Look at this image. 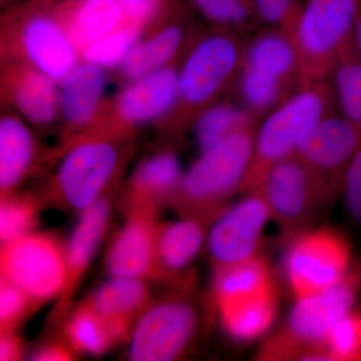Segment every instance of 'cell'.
Wrapping results in <instances>:
<instances>
[{
  "instance_id": "1",
  "label": "cell",
  "mask_w": 361,
  "mask_h": 361,
  "mask_svg": "<svg viewBox=\"0 0 361 361\" xmlns=\"http://www.w3.org/2000/svg\"><path fill=\"white\" fill-rule=\"evenodd\" d=\"M360 276L348 274L338 284L296 299L284 326L261 348L263 360H332L327 349L330 331L351 312Z\"/></svg>"
},
{
  "instance_id": "2",
  "label": "cell",
  "mask_w": 361,
  "mask_h": 361,
  "mask_svg": "<svg viewBox=\"0 0 361 361\" xmlns=\"http://www.w3.org/2000/svg\"><path fill=\"white\" fill-rule=\"evenodd\" d=\"M326 116V92L308 85L277 106L256 133L253 159L242 189H257L273 165L295 154L305 135Z\"/></svg>"
},
{
  "instance_id": "3",
  "label": "cell",
  "mask_w": 361,
  "mask_h": 361,
  "mask_svg": "<svg viewBox=\"0 0 361 361\" xmlns=\"http://www.w3.org/2000/svg\"><path fill=\"white\" fill-rule=\"evenodd\" d=\"M255 135L249 126L202 151L180 182V194L188 207L216 206L242 189L253 159Z\"/></svg>"
},
{
  "instance_id": "4",
  "label": "cell",
  "mask_w": 361,
  "mask_h": 361,
  "mask_svg": "<svg viewBox=\"0 0 361 361\" xmlns=\"http://www.w3.org/2000/svg\"><path fill=\"white\" fill-rule=\"evenodd\" d=\"M256 190L264 196L271 219L285 237L302 232L318 210L336 195L329 183L296 155L273 165Z\"/></svg>"
},
{
  "instance_id": "5",
  "label": "cell",
  "mask_w": 361,
  "mask_h": 361,
  "mask_svg": "<svg viewBox=\"0 0 361 361\" xmlns=\"http://www.w3.org/2000/svg\"><path fill=\"white\" fill-rule=\"evenodd\" d=\"M360 13L361 0H308L292 30L299 65L314 73L334 66Z\"/></svg>"
},
{
  "instance_id": "6",
  "label": "cell",
  "mask_w": 361,
  "mask_h": 361,
  "mask_svg": "<svg viewBox=\"0 0 361 361\" xmlns=\"http://www.w3.org/2000/svg\"><path fill=\"white\" fill-rule=\"evenodd\" d=\"M350 248L329 229L302 231L293 237L284 259L287 283L296 299L331 288L348 274Z\"/></svg>"
},
{
  "instance_id": "7",
  "label": "cell",
  "mask_w": 361,
  "mask_h": 361,
  "mask_svg": "<svg viewBox=\"0 0 361 361\" xmlns=\"http://www.w3.org/2000/svg\"><path fill=\"white\" fill-rule=\"evenodd\" d=\"M1 273L4 279L35 300L56 295L68 280L66 259L61 248L39 235L25 234L4 244Z\"/></svg>"
},
{
  "instance_id": "8",
  "label": "cell",
  "mask_w": 361,
  "mask_h": 361,
  "mask_svg": "<svg viewBox=\"0 0 361 361\" xmlns=\"http://www.w3.org/2000/svg\"><path fill=\"white\" fill-rule=\"evenodd\" d=\"M299 66L293 39L279 32L260 35L246 52L241 94L254 110L273 106L281 96L285 80Z\"/></svg>"
},
{
  "instance_id": "9",
  "label": "cell",
  "mask_w": 361,
  "mask_h": 361,
  "mask_svg": "<svg viewBox=\"0 0 361 361\" xmlns=\"http://www.w3.org/2000/svg\"><path fill=\"white\" fill-rule=\"evenodd\" d=\"M247 193L245 198L221 216L209 234V249L218 268L257 256L271 213L259 190Z\"/></svg>"
},
{
  "instance_id": "10",
  "label": "cell",
  "mask_w": 361,
  "mask_h": 361,
  "mask_svg": "<svg viewBox=\"0 0 361 361\" xmlns=\"http://www.w3.org/2000/svg\"><path fill=\"white\" fill-rule=\"evenodd\" d=\"M197 326L192 306L171 301L152 308L137 323L130 348V360L169 361L186 349Z\"/></svg>"
},
{
  "instance_id": "11",
  "label": "cell",
  "mask_w": 361,
  "mask_h": 361,
  "mask_svg": "<svg viewBox=\"0 0 361 361\" xmlns=\"http://www.w3.org/2000/svg\"><path fill=\"white\" fill-rule=\"evenodd\" d=\"M241 54L229 35H212L201 40L185 61L179 73L180 99L189 106H201L229 80Z\"/></svg>"
},
{
  "instance_id": "12",
  "label": "cell",
  "mask_w": 361,
  "mask_h": 361,
  "mask_svg": "<svg viewBox=\"0 0 361 361\" xmlns=\"http://www.w3.org/2000/svg\"><path fill=\"white\" fill-rule=\"evenodd\" d=\"M360 142V126L343 116L326 115L305 135L294 155L322 176L336 193Z\"/></svg>"
},
{
  "instance_id": "13",
  "label": "cell",
  "mask_w": 361,
  "mask_h": 361,
  "mask_svg": "<svg viewBox=\"0 0 361 361\" xmlns=\"http://www.w3.org/2000/svg\"><path fill=\"white\" fill-rule=\"evenodd\" d=\"M116 164L118 152L106 142H84L71 149L58 174L59 191L66 203L82 211L94 205L115 172Z\"/></svg>"
},
{
  "instance_id": "14",
  "label": "cell",
  "mask_w": 361,
  "mask_h": 361,
  "mask_svg": "<svg viewBox=\"0 0 361 361\" xmlns=\"http://www.w3.org/2000/svg\"><path fill=\"white\" fill-rule=\"evenodd\" d=\"M26 59L33 68L61 82L78 63V47L68 32L47 16L28 21L20 35Z\"/></svg>"
},
{
  "instance_id": "15",
  "label": "cell",
  "mask_w": 361,
  "mask_h": 361,
  "mask_svg": "<svg viewBox=\"0 0 361 361\" xmlns=\"http://www.w3.org/2000/svg\"><path fill=\"white\" fill-rule=\"evenodd\" d=\"M178 99L179 73L165 66L133 80L118 97V111L126 122L146 123L167 114Z\"/></svg>"
},
{
  "instance_id": "16",
  "label": "cell",
  "mask_w": 361,
  "mask_h": 361,
  "mask_svg": "<svg viewBox=\"0 0 361 361\" xmlns=\"http://www.w3.org/2000/svg\"><path fill=\"white\" fill-rule=\"evenodd\" d=\"M155 229L151 220L137 216L125 226L111 248L108 269L113 277L144 276L153 265Z\"/></svg>"
},
{
  "instance_id": "17",
  "label": "cell",
  "mask_w": 361,
  "mask_h": 361,
  "mask_svg": "<svg viewBox=\"0 0 361 361\" xmlns=\"http://www.w3.org/2000/svg\"><path fill=\"white\" fill-rule=\"evenodd\" d=\"M106 78L104 68L92 63H78L59 87V113L75 126L90 122L101 104Z\"/></svg>"
},
{
  "instance_id": "18",
  "label": "cell",
  "mask_w": 361,
  "mask_h": 361,
  "mask_svg": "<svg viewBox=\"0 0 361 361\" xmlns=\"http://www.w3.org/2000/svg\"><path fill=\"white\" fill-rule=\"evenodd\" d=\"M226 331L239 341L258 338L270 329L277 311L274 288L247 298L218 304Z\"/></svg>"
},
{
  "instance_id": "19",
  "label": "cell",
  "mask_w": 361,
  "mask_h": 361,
  "mask_svg": "<svg viewBox=\"0 0 361 361\" xmlns=\"http://www.w3.org/2000/svg\"><path fill=\"white\" fill-rule=\"evenodd\" d=\"M56 82L33 66L23 68L13 75V101L26 120L37 125L54 122L59 111Z\"/></svg>"
},
{
  "instance_id": "20",
  "label": "cell",
  "mask_w": 361,
  "mask_h": 361,
  "mask_svg": "<svg viewBox=\"0 0 361 361\" xmlns=\"http://www.w3.org/2000/svg\"><path fill=\"white\" fill-rule=\"evenodd\" d=\"M146 298V287L137 278L113 277L97 291L92 308L106 320L116 337L126 331L130 318Z\"/></svg>"
},
{
  "instance_id": "21",
  "label": "cell",
  "mask_w": 361,
  "mask_h": 361,
  "mask_svg": "<svg viewBox=\"0 0 361 361\" xmlns=\"http://www.w3.org/2000/svg\"><path fill=\"white\" fill-rule=\"evenodd\" d=\"M32 135L18 116L6 115L0 121V187L2 192L16 186L32 164Z\"/></svg>"
},
{
  "instance_id": "22",
  "label": "cell",
  "mask_w": 361,
  "mask_h": 361,
  "mask_svg": "<svg viewBox=\"0 0 361 361\" xmlns=\"http://www.w3.org/2000/svg\"><path fill=\"white\" fill-rule=\"evenodd\" d=\"M274 288L269 266L261 257L218 268L214 290L218 304L239 300Z\"/></svg>"
},
{
  "instance_id": "23",
  "label": "cell",
  "mask_w": 361,
  "mask_h": 361,
  "mask_svg": "<svg viewBox=\"0 0 361 361\" xmlns=\"http://www.w3.org/2000/svg\"><path fill=\"white\" fill-rule=\"evenodd\" d=\"M109 216L110 204L104 199L85 210L68 244L66 286L75 282L90 264L106 230Z\"/></svg>"
},
{
  "instance_id": "24",
  "label": "cell",
  "mask_w": 361,
  "mask_h": 361,
  "mask_svg": "<svg viewBox=\"0 0 361 361\" xmlns=\"http://www.w3.org/2000/svg\"><path fill=\"white\" fill-rule=\"evenodd\" d=\"M183 37L179 26L171 25L149 39L139 40L121 65L125 77L134 80L167 66L180 49Z\"/></svg>"
},
{
  "instance_id": "25",
  "label": "cell",
  "mask_w": 361,
  "mask_h": 361,
  "mask_svg": "<svg viewBox=\"0 0 361 361\" xmlns=\"http://www.w3.org/2000/svg\"><path fill=\"white\" fill-rule=\"evenodd\" d=\"M123 20L118 0H85L71 23L70 35L78 49L94 44L121 27Z\"/></svg>"
},
{
  "instance_id": "26",
  "label": "cell",
  "mask_w": 361,
  "mask_h": 361,
  "mask_svg": "<svg viewBox=\"0 0 361 361\" xmlns=\"http://www.w3.org/2000/svg\"><path fill=\"white\" fill-rule=\"evenodd\" d=\"M203 241L200 223L193 219L178 221L161 233L158 240L159 258L169 270L183 269L196 257Z\"/></svg>"
},
{
  "instance_id": "27",
  "label": "cell",
  "mask_w": 361,
  "mask_h": 361,
  "mask_svg": "<svg viewBox=\"0 0 361 361\" xmlns=\"http://www.w3.org/2000/svg\"><path fill=\"white\" fill-rule=\"evenodd\" d=\"M334 68L342 116L361 127V54L355 39L344 47Z\"/></svg>"
},
{
  "instance_id": "28",
  "label": "cell",
  "mask_w": 361,
  "mask_h": 361,
  "mask_svg": "<svg viewBox=\"0 0 361 361\" xmlns=\"http://www.w3.org/2000/svg\"><path fill=\"white\" fill-rule=\"evenodd\" d=\"M251 126L246 111L232 104H216L204 111L196 125V137L204 149Z\"/></svg>"
},
{
  "instance_id": "29",
  "label": "cell",
  "mask_w": 361,
  "mask_h": 361,
  "mask_svg": "<svg viewBox=\"0 0 361 361\" xmlns=\"http://www.w3.org/2000/svg\"><path fill=\"white\" fill-rule=\"evenodd\" d=\"M68 330L75 348L94 355L106 351L116 337L106 320L94 308L78 311L68 323Z\"/></svg>"
},
{
  "instance_id": "30",
  "label": "cell",
  "mask_w": 361,
  "mask_h": 361,
  "mask_svg": "<svg viewBox=\"0 0 361 361\" xmlns=\"http://www.w3.org/2000/svg\"><path fill=\"white\" fill-rule=\"evenodd\" d=\"M141 26H121L106 37L85 47L82 51L85 61L102 68L122 65L133 47L140 40Z\"/></svg>"
},
{
  "instance_id": "31",
  "label": "cell",
  "mask_w": 361,
  "mask_h": 361,
  "mask_svg": "<svg viewBox=\"0 0 361 361\" xmlns=\"http://www.w3.org/2000/svg\"><path fill=\"white\" fill-rule=\"evenodd\" d=\"M182 179L178 159L171 154H161L152 157L142 164L135 178V184L142 193L160 196L180 187Z\"/></svg>"
},
{
  "instance_id": "32",
  "label": "cell",
  "mask_w": 361,
  "mask_h": 361,
  "mask_svg": "<svg viewBox=\"0 0 361 361\" xmlns=\"http://www.w3.org/2000/svg\"><path fill=\"white\" fill-rule=\"evenodd\" d=\"M327 349L332 360H361V315L351 311L330 331Z\"/></svg>"
},
{
  "instance_id": "33",
  "label": "cell",
  "mask_w": 361,
  "mask_h": 361,
  "mask_svg": "<svg viewBox=\"0 0 361 361\" xmlns=\"http://www.w3.org/2000/svg\"><path fill=\"white\" fill-rule=\"evenodd\" d=\"M194 2L207 18L221 25H243L255 13L252 0H194Z\"/></svg>"
},
{
  "instance_id": "34",
  "label": "cell",
  "mask_w": 361,
  "mask_h": 361,
  "mask_svg": "<svg viewBox=\"0 0 361 361\" xmlns=\"http://www.w3.org/2000/svg\"><path fill=\"white\" fill-rule=\"evenodd\" d=\"M35 210L27 202L9 200L2 203L0 210V237L2 244L27 234L32 224Z\"/></svg>"
},
{
  "instance_id": "35",
  "label": "cell",
  "mask_w": 361,
  "mask_h": 361,
  "mask_svg": "<svg viewBox=\"0 0 361 361\" xmlns=\"http://www.w3.org/2000/svg\"><path fill=\"white\" fill-rule=\"evenodd\" d=\"M255 13L269 25L293 30L300 8L296 0H252Z\"/></svg>"
},
{
  "instance_id": "36",
  "label": "cell",
  "mask_w": 361,
  "mask_h": 361,
  "mask_svg": "<svg viewBox=\"0 0 361 361\" xmlns=\"http://www.w3.org/2000/svg\"><path fill=\"white\" fill-rule=\"evenodd\" d=\"M341 191L349 215L361 223V142L344 173Z\"/></svg>"
},
{
  "instance_id": "37",
  "label": "cell",
  "mask_w": 361,
  "mask_h": 361,
  "mask_svg": "<svg viewBox=\"0 0 361 361\" xmlns=\"http://www.w3.org/2000/svg\"><path fill=\"white\" fill-rule=\"evenodd\" d=\"M28 299L30 297L25 292L2 278L0 289V320L2 329L13 326V323L20 319L27 308Z\"/></svg>"
},
{
  "instance_id": "38",
  "label": "cell",
  "mask_w": 361,
  "mask_h": 361,
  "mask_svg": "<svg viewBox=\"0 0 361 361\" xmlns=\"http://www.w3.org/2000/svg\"><path fill=\"white\" fill-rule=\"evenodd\" d=\"M123 18L130 21V25L142 26L155 16L159 0H118Z\"/></svg>"
},
{
  "instance_id": "39",
  "label": "cell",
  "mask_w": 361,
  "mask_h": 361,
  "mask_svg": "<svg viewBox=\"0 0 361 361\" xmlns=\"http://www.w3.org/2000/svg\"><path fill=\"white\" fill-rule=\"evenodd\" d=\"M20 343L13 336L2 337L0 343V360L2 361L14 360L20 355Z\"/></svg>"
},
{
  "instance_id": "40",
  "label": "cell",
  "mask_w": 361,
  "mask_h": 361,
  "mask_svg": "<svg viewBox=\"0 0 361 361\" xmlns=\"http://www.w3.org/2000/svg\"><path fill=\"white\" fill-rule=\"evenodd\" d=\"M35 360L42 361H56L70 360V355L66 349L59 348V346H51L42 349L39 353L33 356Z\"/></svg>"
},
{
  "instance_id": "41",
  "label": "cell",
  "mask_w": 361,
  "mask_h": 361,
  "mask_svg": "<svg viewBox=\"0 0 361 361\" xmlns=\"http://www.w3.org/2000/svg\"><path fill=\"white\" fill-rule=\"evenodd\" d=\"M355 39L356 45H357L358 51H360L361 54V13L360 14V16H358L357 21H356Z\"/></svg>"
}]
</instances>
